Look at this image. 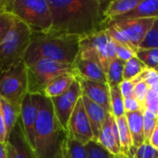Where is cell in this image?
Masks as SVG:
<instances>
[{
    "mask_svg": "<svg viewBox=\"0 0 158 158\" xmlns=\"http://www.w3.org/2000/svg\"><path fill=\"white\" fill-rule=\"evenodd\" d=\"M52 13L50 32L80 38L105 30L103 6L100 0H47Z\"/></svg>",
    "mask_w": 158,
    "mask_h": 158,
    "instance_id": "obj_1",
    "label": "cell"
},
{
    "mask_svg": "<svg viewBox=\"0 0 158 158\" xmlns=\"http://www.w3.org/2000/svg\"><path fill=\"white\" fill-rule=\"evenodd\" d=\"M33 149L37 158H64L69 150V133L55 115L49 98L39 95V113Z\"/></svg>",
    "mask_w": 158,
    "mask_h": 158,
    "instance_id": "obj_2",
    "label": "cell"
},
{
    "mask_svg": "<svg viewBox=\"0 0 158 158\" xmlns=\"http://www.w3.org/2000/svg\"><path fill=\"white\" fill-rule=\"evenodd\" d=\"M81 38L54 32H32L24 63L30 67L41 59L73 65L79 56Z\"/></svg>",
    "mask_w": 158,
    "mask_h": 158,
    "instance_id": "obj_3",
    "label": "cell"
},
{
    "mask_svg": "<svg viewBox=\"0 0 158 158\" xmlns=\"http://www.w3.org/2000/svg\"><path fill=\"white\" fill-rule=\"evenodd\" d=\"M32 31L17 19L9 32L0 44V71L24 62Z\"/></svg>",
    "mask_w": 158,
    "mask_h": 158,
    "instance_id": "obj_4",
    "label": "cell"
},
{
    "mask_svg": "<svg viewBox=\"0 0 158 158\" xmlns=\"http://www.w3.org/2000/svg\"><path fill=\"white\" fill-rule=\"evenodd\" d=\"M7 10L32 32H47L52 27V13L47 0H9Z\"/></svg>",
    "mask_w": 158,
    "mask_h": 158,
    "instance_id": "obj_5",
    "label": "cell"
},
{
    "mask_svg": "<svg viewBox=\"0 0 158 158\" xmlns=\"http://www.w3.org/2000/svg\"><path fill=\"white\" fill-rule=\"evenodd\" d=\"M78 57L97 64L106 74L110 62L117 57L115 43L106 30L81 38Z\"/></svg>",
    "mask_w": 158,
    "mask_h": 158,
    "instance_id": "obj_6",
    "label": "cell"
},
{
    "mask_svg": "<svg viewBox=\"0 0 158 158\" xmlns=\"http://www.w3.org/2000/svg\"><path fill=\"white\" fill-rule=\"evenodd\" d=\"M28 68V93L42 94L45 87L56 78L68 74H75L74 66L50 59H41Z\"/></svg>",
    "mask_w": 158,
    "mask_h": 158,
    "instance_id": "obj_7",
    "label": "cell"
},
{
    "mask_svg": "<svg viewBox=\"0 0 158 158\" xmlns=\"http://www.w3.org/2000/svg\"><path fill=\"white\" fill-rule=\"evenodd\" d=\"M28 94V68L24 62L0 71V98L17 106Z\"/></svg>",
    "mask_w": 158,
    "mask_h": 158,
    "instance_id": "obj_8",
    "label": "cell"
},
{
    "mask_svg": "<svg viewBox=\"0 0 158 158\" xmlns=\"http://www.w3.org/2000/svg\"><path fill=\"white\" fill-rule=\"evenodd\" d=\"M156 19H131L118 21H110L107 24L114 25L129 43L132 51L136 54L139 45L152 28Z\"/></svg>",
    "mask_w": 158,
    "mask_h": 158,
    "instance_id": "obj_9",
    "label": "cell"
},
{
    "mask_svg": "<svg viewBox=\"0 0 158 158\" xmlns=\"http://www.w3.org/2000/svg\"><path fill=\"white\" fill-rule=\"evenodd\" d=\"M81 88L79 81L76 79L69 89L62 95L50 99L53 105L55 115L58 119L61 126L68 131V124L70 116L79 101L81 97Z\"/></svg>",
    "mask_w": 158,
    "mask_h": 158,
    "instance_id": "obj_10",
    "label": "cell"
},
{
    "mask_svg": "<svg viewBox=\"0 0 158 158\" xmlns=\"http://www.w3.org/2000/svg\"><path fill=\"white\" fill-rule=\"evenodd\" d=\"M68 133L69 139L77 141L84 145L94 141L92 128L81 97L79 99L70 116L68 124Z\"/></svg>",
    "mask_w": 158,
    "mask_h": 158,
    "instance_id": "obj_11",
    "label": "cell"
},
{
    "mask_svg": "<svg viewBox=\"0 0 158 158\" xmlns=\"http://www.w3.org/2000/svg\"><path fill=\"white\" fill-rule=\"evenodd\" d=\"M6 144L8 158H37L33 147L26 136L20 118Z\"/></svg>",
    "mask_w": 158,
    "mask_h": 158,
    "instance_id": "obj_12",
    "label": "cell"
},
{
    "mask_svg": "<svg viewBox=\"0 0 158 158\" xmlns=\"http://www.w3.org/2000/svg\"><path fill=\"white\" fill-rule=\"evenodd\" d=\"M39 95L28 93L20 106V120L26 136L32 147L34 145L35 128L39 113Z\"/></svg>",
    "mask_w": 158,
    "mask_h": 158,
    "instance_id": "obj_13",
    "label": "cell"
},
{
    "mask_svg": "<svg viewBox=\"0 0 158 158\" xmlns=\"http://www.w3.org/2000/svg\"><path fill=\"white\" fill-rule=\"evenodd\" d=\"M81 88L82 95H85L94 103L100 106L106 113H111L110 87L107 83L86 80L76 76Z\"/></svg>",
    "mask_w": 158,
    "mask_h": 158,
    "instance_id": "obj_14",
    "label": "cell"
},
{
    "mask_svg": "<svg viewBox=\"0 0 158 158\" xmlns=\"http://www.w3.org/2000/svg\"><path fill=\"white\" fill-rule=\"evenodd\" d=\"M97 143L114 156L118 157L124 155L121 150L118 129L116 122V118L111 113H107L106 115Z\"/></svg>",
    "mask_w": 158,
    "mask_h": 158,
    "instance_id": "obj_15",
    "label": "cell"
},
{
    "mask_svg": "<svg viewBox=\"0 0 158 158\" xmlns=\"http://www.w3.org/2000/svg\"><path fill=\"white\" fill-rule=\"evenodd\" d=\"M83 105L86 110V114L88 116V119L90 121V125L92 128L94 141L97 142L98 138L101 134L103 124L106 120L107 113L97 104L94 103L85 95H81Z\"/></svg>",
    "mask_w": 158,
    "mask_h": 158,
    "instance_id": "obj_16",
    "label": "cell"
},
{
    "mask_svg": "<svg viewBox=\"0 0 158 158\" xmlns=\"http://www.w3.org/2000/svg\"><path fill=\"white\" fill-rule=\"evenodd\" d=\"M73 66L76 76L90 81L107 83L106 74L94 62L77 57Z\"/></svg>",
    "mask_w": 158,
    "mask_h": 158,
    "instance_id": "obj_17",
    "label": "cell"
},
{
    "mask_svg": "<svg viewBox=\"0 0 158 158\" xmlns=\"http://www.w3.org/2000/svg\"><path fill=\"white\" fill-rule=\"evenodd\" d=\"M157 18L158 0H141L140 4L131 11L126 13L123 16L118 17L110 21H118L123 19H157Z\"/></svg>",
    "mask_w": 158,
    "mask_h": 158,
    "instance_id": "obj_18",
    "label": "cell"
},
{
    "mask_svg": "<svg viewBox=\"0 0 158 158\" xmlns=\"http://www.w3.org/2000/svg\"><path fill=\"white\" fill-rule=\"evenodd\" d=\"M143 112L144 111L139 110L136 112L125 114L131 131L133 146L135 149L145 143L143 131Z\"/></svg>",
    "mask_w": 158,
    "mask_h": 158,
    "instance_id": "obj_19",
    "label": "cell"
},
{
    "mask_svg": "<svg viewBox=\"0 0 158 158\" xmlns=\"http://www.w3.org/2000/svg\"><path fill=\"white\" fill-rule=\"evenodd\" d=\"M140 2L141 0H114L107 3L104 11L106 19L105 27L106 22L131 11L140 4Z\"/></svg>",
    "mask_w": 158,
    "mask_h": 158,
    "instance_id": "obj_20",
    "label": "cell"
},
{
    "mask_svg": "<svg viewBox=\"0 0 158 158\" xmlns=\"http://www.w3.org/2000/svg\"><path fill=\"white\" fill-rule=\"evenodd\" d=\"M75 80H76V75L73 73L61 75L56 78L54 81H52L45 87L42 94L49 99L60 96L69 89V87L71 86V84Z\"/></svg>",
    "mask_w": 158,
    "mask_h": 158,
    "instance_id": "obj_21",
    "label": "cell"
},
{
    "mask_svg": "<svg viewBox=\"0 0 158 158\" xmlns=\"http://www.w3.org/2000/svg\"><path fill=\"white\" fill-rule=\"evenodd\" d=\"M0 102L2 106V113H3L5 127H6V141H7L13 129L15 128L16 124L18 123L20 118V106L1 98H0Z\"/></svg>",
    "mask_w": 158,
    "mask_h": 158,
    "instance_id": "obj_22",
    "label": "cell"
},
{
    "mask_svg": "<svg viewBox=\"0 0 158 158\" xmlns=\"http://www.w3.org/2000/svg\"><path fill=\"white\" fill-rule=\"evenodd\" d=\"M116 122L118 129V134H119V141L121 145V150L123 154L130 158H133L135 148L133 146L131 131L129 129V125L127 122V118L125 116L116 118Z\"/></svg>",
    "mask_w": 158,
    "mask_h": 158,
    "instance_id": "obj_23",
    "label": "cell"
},
{
    "mask_svg": "<svg viewBox=\"0 0 158 158\" xmlns=\"http://www.w3.org/2000/svg\"><path fill=\"white\" fill-rule=\"evenodd\" d=\"M125 64L126 62L118 59V57L110 62L106 71L107 84L109 85V87L119 86V84L124 81L123 72Z\"/></svg>",
    "mask_w": 158,
    "mask_h": 158,
    "instance_id": "obj_24",
    "label": "cell"
},
{
    "mask_svg": "<svg viewBox=\"0 0 158 158\" xmlns=\"http://www.w3.org/2000/svg\"><path fill=\"white\" fill-rule=\"evenodd\" d=\"M110 105L111 114L115 118H118L125 116L124 98L121 94L119 86L110 87Z\"/></svg>",
    "mask_w": 158,
    "mask_h": 158,
    "instance_id": "obj_25",
    "label": "cell"
},
{
    "mask_svg": "<svg viewBox=\"0 0 158 158\" xmlns=\"http://www.w3.org/2000/svg\"><path fill=\"white\" fill-rule=\"evenodd\" d=\"M146 69L147 67L136 56H134L126 62L124 67L123 78L125 81H132Z\"/></svg>",
    "mask_w": 158,
    "mask_h": 158,
    "instance_id": "obj_26",
    "label": "cell"
},
{
    "mask_svg": "<svg viewBox=\"0 0 158 158\" xmlns=\"http://www.w3.org/2000/svg\"><path fill=\"white\" fill-rule=\"evenodd\" d=\"M136 56L148 69H156L158 67V48H139L136 52Z\"/></svg>",
    "mask_w": 158,
    "mask_h": 158,
    "instance_id": "obj_27",
    "label": "cell"
},
{
    "mask_svg": "<svg viewBox=\"0 0 158 158\" xmlns=\"http://www.w3.org/2000/svg\"><path fill=\"white\" fill-rule=\"evenodd\" d=\"M157 126V117L148 110L143 112V131L145 143H149L150 139Z\"/></svg>",
    "mask_w": 158,
    "mask_h": 158,
    "instance_id": "obj_28",
    "label": "cell"
},
{
    "mask_svg": "<svg viewBox=\"0 0 158 158\" xmlns=\"http://www.w3.org/2000/svg\"><path fill=\"white\" fill-rule=\"evenodd\" d=\"M141 49L148 48H158V18L155 19V22L146 34L143 41L139 45Z\"/></svg>",
    "mask_w": 158,
    "mask_h": 158,
    "instance_id": "obj_29",
    "label": "cell"
},
{
    "mask_svg": "<svg viewBox=\"0 0 158 158\" xmlns=\"http://www.w3.org/2000/svg\"><path fill=\"white\" fill-rule=\"evenodd\" d=\"M16 20L17 18L10 12L0 13V44L4 41Z\"/></svg>",
    "mask_w": 158,
    "mask_h": 158,
    "instance_id": "obj_30",
    "label": "cell"
},
{
    "mask_svg": "<svg viewBox=\"0 0 158 158\" xmlns=\"http://www.w3.org/2000/svg\"><path fill=\"white\" fill-rule=\"evenodd\" d=\"M88 158H110L111 155L97 142L92 141L85 144Z\"/></svg>",
    "mask_w": 158,
    "mask_h": 158,
    "instance_id": "obj_31",
    "label": "cell"
},
{
    "mask_svg": "<svg viewBox=\"0 0 158 158\" xmlns=\"http://www.w3.org/2000/svg\"><path fill=\"white\" fill-rule=\"evenodd\" d=\"M131 81H133L134 84H136L139 81H144L149 86V88H151L152 86L158 83V71H156V69L147 68L137 78H135Z\"/></svg>",
    "mask_w": 158,
    "mask_h": 158,
    "instance_id": "obj_32",
    "label": "cell"
},
{
    "mask_svg": "<svg viewBox=\"0 0 158 158\" xmlns=\"http://www.w3.org/2000/svg\"><path fill=\"white\" fill-rule=\"evenodd\" d=\"M150 88L144 81H139L135 84L134 90H133V97L136 99V101L140 104L143 110H145L144 104L145 100L148 94Z\"/></svg>",
    "mask_w": 158,
    "mask_h": 158,
    "instance_id": "obj_33",
    "label": "cell"
},
{
    "mask_svg": "<svg viewBox=\"0 0 158 158\" xmlns=\"http://www.w3.org/2000/svg\"><path fill=\"white\" fill-rule=\"evenodd\" d=\"M69 150L71 158H88L84 144L69 138Z\"/></svg>",
    "mask_w": 158,
    "mask_h": 158,
    "instance_id": "obj_34",
    "label": "cell"
},
{
    "mask_svg": "<svg viewBox=\"0 0 158 158\" xmlns=\"http://www.w3.org/2000/svg\"><path fill=\"white\" fill-rule=\"evenodd\" d=\"M133 158H158V150L149 143H143L135 150Z\"/></svg>",
    "mask_w": 158,
    "mask_h": 158,
    "instance_id": "obj_35",
    "label": "cell"
},
{
    "mask_svg": "<svg viewBox=\"0 0 158 158\" xmlns=\"http://www.w3.org/2000/svg\"><path fill=\"white\" fill-rule=\"evenodd\" d=\"M145 110L150 111L154 115L157 117L158 115V94L153 90H149L145 104H144Z\"/></svg>",
    "mask_w": 158,
    "mask_h": 158,
    "instance_id": "obj_36",
    "label": "cell"
},
{
    "mask_svg": "<svg viewBox=\"0 0 158 158\" xmlns=\"http://www.w3.org/2000/svg\"><path fill=\"white\" fill-rule=\"evenodd\" d=\"M115 47H116V56H117V57L118 59L124 61V62L129 61L132 56H136V54L131 48H129V47H127V46H125L123 44L115 43Z\"/></svg>",
    "mask_w": 158,
    "mask_h": 158,
    "instance_id": "obj_37",
    "label": "cell"
},
{
    "mask_svg": "<svg viewBox=\"0 0 158 158\" xmlns=\"http://www.w3.org/2000/svg\"><path fill=\"white\" fill-rule=\"evenodd\" d=\"M135 84L131 81H123L119 84V89L121 92V94L124 99L133 97V90H134Z\"/></svg>",
    "mask_w": 158,
    "mask_h": 158,
    "instance_id": "obj_38",
    "label": "cell"
},
{
    "mask_svg": "<svg viewBox=\"0 0 158 158\" xmlns=\"http://www.w3.org/2000/svg\"><path fill=\"white\" fill-rule=\"evenodd\" d=\"M124 109H125V114L126 113L136 112V111H139V110L144 111V110H143L140 104L136 101V99L134 97L124 99Z\"/></svg>",
    "mask_w": 158,
    "mask_h": 158,
    "instance_id": "obj_39",
    "label": "cell"
},
{
    "mask_svg": "<svg viewBox=\"0 0 158 158\" xmlns=\"http://www.w3.org/2000/svg\"><path fill=\"white\" fill-rule=\"evenodd\" d=\"M0 143H6V127H5V122L2 113L1 102H0Z\"/></svg>",
    "mask_w": 158,
    "mask_h": 158,
    "instance_id": "obj_40",
    "label": "cell"
},
{
    "mask_svg": "<svg viewBox=\"0 0 158 158\" xmlns=\"http://www.w3.org/2000/svg\"><path fill=\"white\" fill-rule=\"evenodd\" d=\"M149 144H151L155 149L158 150V124L150 139V142H149Z\"/></svg>",
    "mask_w": 158,
    "mask_h": 158,
    "instance_id": "obj_41",
    "label": "cell"
},
{
    "mask_svg": "<svg viewBox=\"0 0 158 158\" xmlns=\"http://www.w3.org/2000/svg\"><path fill=\"white\" fill-rule=\"evenodd\" d=\"M0 158H8L6 144L2 143H0Z\"/></svg>",
    "mask_w": 158,
    "mask_h": 158,
    "instance_id": "obj_42",
    "label": "cell"
},
{
    "mask_svg": "<svg viewBox=\"0 0 158 158\" xmlns=\"http://www.w3.org/2000/svg\"><path fill=\"white\" fill-rule=\"evenodd\" d=\"M8 4L9 0H0V13L1 12H8Z\"/></svg>",
    "mask_w": 158,
    "mask_h": 158,
    "instance_id": "obj_43",
    "label": "cell"
},
{
    "mask_svg": "<svg viewBox=\"0 0 158 158\" xmlns=\"http://www.w3.org/2000/svg\"><path fill=\"white\" fill-rule=\"evenodd\" d=\"M150 89H151V90H153V91H155L156 93H157L158 94V83L157 84H156V85H154V86H152Z\"/></svg>",
    "mask_w": 158,
    "mask_h": 158,
    "instance_id": "obj_44",
    "label": "cell"
},
{
    "mask_svg": "<svg viewBox=\"0 0 158 158\" xmlns=\"http://www.w3.org/2000/svg\"><path fill=\"white\" fill-rule=\"evenodd\" d=\"M64 158H71L70 157V154H69V150H68V151H67V153H66L65 157Z\"/></svg>",
    "mask_w": 158,
    "mask_h": 158,
    "instance_id": "obj_45",
    "label": "cell"
},
{
    "mask_svg": "<svg viewBox=\"0 0 158 158\" xmlns=\"http://www.w3.org/2000/svg\"><path fill=\"white\" fill-rule=\"evenodd\" d=\"M117 157V156H116ZM117 158H130L129 156H125V155H123V156H118V157Z\"/></svg>",
    "mask_w": 158,
    "mask_h": 158,
    "instance_id": "obj_46",
    "label": "cell"
},
{
    "mask_svg": "<svg viewBox=\"0 0 158 158\" xmlns=\"http://www.w3.org/2000/svg\"><path fill=\"white\" fill-rule=\"evenodd\" d=\"M110 158H117V157H116V156H112V155H111V156H110Z\"/></svg>",
    "mask_w": 158,
    "mask_h": 158,
    "instance_id": "obj_47",
    "label": "cell"
},
{
    "mask_svg": "<svg viewBox=\"0 0 158 158\" xmlns=\"http://www.w3.org/2000/svg\"><path fill=\"white\" fill-rule=\"evenodd\" d=\"M156 71H158V67H157V68H156Z\"/></svg>",
    "mask_w": 158,
    "mask_h": 158,
    "instance_id": "obj_48",
    "label": "cell"
},
{
    "mask_svg": "<svg viewBox=\"0 0 158 158\" xmlns=\"http://www.w3.org/2000/svg\"><path fill=\"white\" fill-rule=\"evenodd\" d=\"M157 124H158V118H157Z\"/></svg>",
    "mask_w": 158,
    "mask_h": 158,
    "instance_id": "obj_49",
    "label": "cell"
},
{
    "mask_svg": "<svg viewBox=\"0 0 158 158\" xmlns=\"http://www.w3.org/2000/svg\"><path fill=\"white\" fill-rule=\"evenodd\" d=\"M157 118H158V115H157Z\"/></svg>",
    "mask_w": 158,
    "mask_h": 158,
    "instance_id": "obj_50",
    "label": "cell"
}]
</instances>
